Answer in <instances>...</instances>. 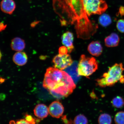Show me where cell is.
<instances>
[{"instance_id":"obj_11","label":"cell","mask_w":124,"mask_h":124,"mask_svg":"<svg viewBox=\"0 0 124 124\" xmlns=\"http://www.w3.org/2000/svg\"><path fill=\"white\" fill-rule=\"evenodd\" d=\"M88 50L91 55L98 57L101 55L103 52V48L99 42L93 41L88 46Z\"/></svg>"},{"instance_id":"obj_20","label":"cell","mask_w":124,"mask_h":124,"mask_svg":"<svg viewBox=\"0 0 124 124\" xmlns=\"http://www.w3.org/2000/svg\"><path fill=\"white\" fill-rule=\"evenodd\" d=\"M88 120L86 116L83 114L77 115L74 118V124H88Z\"/></svg>"},{"instance_id":"obj_17","label":"cell","mask_w":124,"mask_h":124,"mask_svg":"<svg viewBox=\"0 0 124 124\" xmlns=\"http://www.w3.org/2000/svg\"><path fill=\"white\" fill-rule=\"evenodd\" d=\"M99 23L103 27H107L109 26L112 22L110 16L107 14H103L99 17Z\"/></svg>"},{"instance_id":"obj_12","label":"cell","mask_w":124,"mask_h":124,"mask_svg":"<svg viewBox=\"0 0 124 124\" xmlns=\"http://www.w3.org/2000/svg\"><path fill=\"white\" fill-rule=\"evenodd\" d=\"M12 59L15 64L18 66H22L27 63L28 57L25 53L20 51L14 54Z\"/></svg>"},{"instance_id":"obj_14","label":"cell","mask_w":124,"mask_h":124,"mask_svg":"<svg viewBox=\"0 0 124 124\" xmlns=\"http://www.w3.org/2000/svg\"><path fill=\"white\" fill-rule=\"evenodd\" d=\"M26 44L23 39L16 37L12 40L10 46L12 50L20 52L22 51L25 47Z\"/></svg>"},{"instance_id":"obj_4","label":"cell","mask_w":124,"mask_h":124,"mask_svg":"<svg viewBox=\"0 0 124 124\" xmlns=\"http://www.w3.org/2000/svg\"><path fill=\"white\" fill-rule=\"evenodd\" d=\"M98 66V63L95 58L82 55L78 66L79 75L88 77L95 72Z\"/></svg>"},{"instance_id":"obj_23","label":"cell","mask_w":124,"mask_h":124,"mask_svg":"<svg viewBox=\"0 0 124 124\" xmlns=\"http://www.w3.org/2000/svg\"><path fill=\"white\" fill-rule=\"evenodd\" d=\"M68 51L67 48L65 46H62L59 49L60 54H67Z\"/></svg>"},{"instance_id":"obj_7","label":"cell","mask_w":124,"mask_h":124,"mask_svg":"<svg viewBox=\"0 0 124 124\" xmlns=\"http://www.w3.org/2000/svg\"><path fill=\"white\" fill-rule=\"evenodd\" d=\"M49 114L52 117L59 118L62 115L64 112V107L58 101H55L51 104L49 108Z\"/></svg>"},{"instance_id":"obj_9","label":"cell","mask_w":124,"mask_h":124,"mask_svg":"<svg viewBox=\"0 0 124 124\" xmlns=\"http://www.w3.org/2000/svg\"><path fill=\"white\" fill-rule=\"evenodd\" d=\"M0 7L4 13L11 15L15 10L16 4L13 0H2L0 4Z\"/></svg>"},{"instance_id":"obj_22","label":"cell","mask_w":124,"mask_h":124,"mask_svg":"<svg viewBox=\"0 0 124 124\" xmlns=\"http://www.w3.org/2000/svg\"><path fill=\"white\" fill-rule=\"evenodd\" d=\"M116 27L119 32L124 33V19L118 20L116 24Z\"/></svg>"},{"instance_id":"obj_10","label":"cell","mask_w":124,"mask_h":124,"mask_svg":"<svg viewBox=\"0 0 124 124\" xmlns=\"http://www.w3.org/2000/svg\"><path fill=\"white\" fill-rule=\"evenodd\" d=\"M34 114L38 118L43 119L47 117L49 114L48 108L43 104L37 105L34 110Z\"/></svg>"},{"instance_id":"obj_16","label":"cell","mask_w":124,"mask_h":124,"mask_svg":"<svg viewBox=\"0 0 124 124\" xmlns=\"http://www.w3.org/2000/svg\"><path fill=\"white\" fill-rule=\"evenodd\" d=\"M10 124H36L35 119L29 115L27 114L25 118L17 121L11 120L9 122Z\"/></svg>"},{"instance_id":"obj_19","label":"cell","mask_w":124,"mask_h":124,"mask_svg":"<svg viewBox=\"0 0 124 124\" xmlns=\"http://www.w3.org/2000/svg\"><path fill=\"white\" fill-rule=\"evenodd\" d=\"M111 103L114 107L120 108L124 106V101L122 97L117 96L112 99Z\"/></svg>"},{"instance_id":"obj_2","label":"cell","mask_w":124,"mask_h":124,"mask_svg":"<svg viewBox=\"0 0 124 124\" xmlns=\"http://www.w3.org/2000/svg\"><path fill=\"white\" fill-rule=\"evenodd\" d=\"M43 86L57 98L68 96L76 87L73 79L67 73L52 67L46 70Z\"/></svg>"},{"instance_id":"obj_3","label":"cell","mask_w":124,"mask_h":124,"mask_svg":"<svg viewBox=\"0 0 124 124\" xmlns=\"http://www.w3.org/2000/svg\"><path fill=\"white\" fill-rule=\"evenodd\" d=\"M124 69L122 63H116L109 68L107 72L97 80L98 85L101 87L114 86L118 82L124 83Z\"/></svg>"},{"instance_id":"obj_15","label":"cell","mask_w":124,"mask_h":124,"mask_svg":"<svg viewBox=\"0 0 124 124\" xmlns=\"http://www.w3.org/2000/svg\"><path fill=\"white\" fill-rule=\"evenodd\" d=\"M78 64L77 62H74L70 66L65 70L66 72L70 76L75 82L78 81L80 77L78 71Z\"/></svg>"},{"instance_id":"obj_8","label":"cell","mask_w":124,"mask_h":124,"mask_svg":"<svg viewBox=\"0 0 124 124\" xmlns=\"http://www.w3.org/2000/svg\"><path fill=\"white\" fill-rule=\"evenodd\" d=\"M62 43L67 48L68 52L70 53L74 48L73 34L70 31L65 32L62 35Z\"/></svg>"},{"instance_id":"obj_5","label":"cell","mask_w":124,"mask_h":124,"mask_svg":"<svg viewBox=\"0 0 124 124\" xmlns=\"http://www.w3.org/2000/svg\"><path fill=\"white\" fill-rule=\"evenodd\" d=\"M108 8V5L105 0H86L85 10L89 17L93 15H101Z\"/></svg>"},{"instance_id":"obj_21","label":"cell","mask_w":124,"mask_h":124,"mask_svg":"<svg viewBox=\"0 0 124 124\" xmlns=\"http://www.w3.org/2000/svg\"><path fill=\"white\" fill-rule=\"evenodd\" d=\"M116 124H124V111H120L116 114L114 118Z\"/></svg>"},{"instance_id":"obj_18","label":"cell","mask_w":124,"mask_h":124,"mask_svg":"<svg viewBox=\"0 0 124 124\" xmlns=\"http://www.w3.org/2000/svg\"><path fill=\"white\" fill-rule=\"evenodd\" d=\"M98 122L99 124H111L112 119L109 115L102 114L99 116Z\"/></svg>"},{"instance_id":"obj_13","label":"cell","mask_w":124,"mask_h":124,"mask_svg":"<svg viewBox=\"0 0 124 124\" xmlns=\"http://www.w3.org/2000/svg\"><path fill=\"white\" fill-rule=\"evenodd\" d=\"M120 41L118 35L115 33H112L105 39V45L108 47H116L118 45Z\"/></svg>"},{"instance_id":"obj_24","label":"cell","mask_w":124,"mask_h":124,"mask_svg":"<svg viewBox=\"0 0 124 124\" xmlns=\"http://www.w3.org/2000/svg\"><path fill=\"white\" fill-rule=\"evenodd\" d=\"M118 13L121 16H124V7L121 6L119 9Z\"/></svg>"},{"instance_id":"obj_6","label":"cell","mask_w":124,"mask_h":124,"mask_svg":"<svg viewBox=\"0 0 124 124\" xmlns=\"http://www.w3.org/2000/svg\"><path fill=\"white\" fill-rule=\"evenodd\" d=\"M54 68L59 70L65 69L73 63L70 55L69 54H59L55 56L53 60Z\"/></svg>"},{"instance_id":"obj_1","label":"cell","mask_w":124,"mask_h":124,"mask_svg":"<svg viewBox=\"0 0 124 124\" xmlns=\"http://www.w3.org/2000/svg\"><path fill=\"white\" fill-rule=\"evenodd\" d=\"M52 0L54 10L62 25L74 24L79 38L89 39L96 31L97 24L89 19L86 13V0Z\"/></svg>"},{"instance_id":"obj_25","label":"cell","mask_w":124,"mask_h":124,"mask_svg":"<svg viewBox=\"0 0 124 124\" xmlns=\"http://www.w3.org/2000/svg\"><path fill=\"white\" fill-rule=\"evenodd\" d=\"M1 57H2V54H1V51L0 50V61L1 60Z\"/></svg>"}]
</instances>
